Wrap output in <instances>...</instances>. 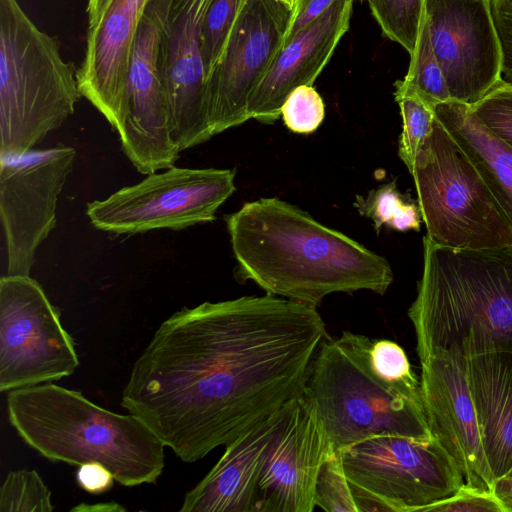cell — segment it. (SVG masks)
Returning a JSON list of instances; mask_svg holds the SVG:
<instances>
[{
  "label": "cell",
  "mask_w": 512,
  "mask_h": 512,
  "mask_svg": "<svg viewBox=\"0 0 512 512\" xmlns=\"http://www.w3.org/2000/svg\"><path fill=\"white\" fill-rule=\"evenodd\" d=\"M491 11L501 46V82L512 86V0H491Z\"/></svg>",
  "instance_id": "obj_34"
},
{
  "label": "cell",
  "mask_w": 512,
  "mask_h": 512,
  "mask_svg": "<svg viewBox=\"0 0 512 512\" xmlns=\"http://www.w3.org/2000/svg\"><path fill=\"white\" fill-rule=\"evenodd\" d=\"M275 1H277V2L281 3L282 5L286 6L289 10H291L293 12V10L296 7V4H297L298 0H275Z\"/></svg>",
  "instance_id": "obj_40"
},
{
  "label": "cell",
  "mask_w": 512,
  "mask_h": 512,
  "mask_svg": "<svg viewBox=\"0 0 512 512\" xmlns=\"http://www.w3.org/2000/svg\"><path fill=\"white\" fill-rule=\"evenodd\" d=\"M83 97L77 69L17 0H0V157L32 150Z\"/></svg>",
  "instance_id": "obj_6"
},
{
  "label": "cell",
  "mask_w": 512,
  "mask_h": 512,
  "mask_svg": "<svg viewBox=\"0 0 512 512\" xmlns=\"http://www.w3.org/2000/svg\"><path fill=\"white\" fill-rule=\"evenodd\" d=\"M77 484L84 491L100 494L108 491L115 481L113 473L105 465L91 461L78 466L76 472Z\"/></svg>",
  "instance_id": "obj_35"
},
{
  "label": "cell",
  "mask_w": 512,
  "mask_h": 512,
  "mask_svg": "<svg viewBox=\"0 0 512 512\" xmlns=\"http://www.w3.org/2000/svg\"><path fill=\"white\" fill-rule=\"evenodd\" d=\"M418 357L512 351V246L457 249L423 238V270L408 309Z\"/></svg>",
  "instance_id": "obj_3"
},
{
  "label": "cell",
  "mask_w": 512,
  "mask_h": 512,
  "mask_svg": "<svg viewBox=\"0 0 512 512\" xmlns=\"http://www.w3.org/2000/svg\"><path fill=\"white\" fill-rule=\"evenodd\" d=\"M372 342L343 331L319 347L303 395L334 452L377 435L430 438L421 388L391 383L373 368Z\"/></svg>",
  "instance_id": "obj_5"
},
{
  "label": "cell",
  "mask_w": 512,
  "mask_h": 512,
  "mask_svg": "<svg viewBox=\"0 0 512 512\" xmlns=\"http://www.w3.org/2000/svg\"><path fill=\"white\" fill-rule=\"evenodd\" d=\"M428 512H507L493 491L465 483L451 496L432 505Z\"/></svg>",
  "instance_id": "obj_33"
},
{
  "label": "cell",
  "mask_w": 512,
  "mask_h": 512,
  "mask_svg": "<svg viewBox=\"0 0 512 512\" xmlns=\"http://www.w3.org/2000/svg\"><path fill=\"white\" fill-rule=\"evenodd\" d=\"M370 359L374 370L385 380L410 388H420V381L414 374L405 351L396 342L388 339L374 340Z\"/></svg>",
  "instance_id": "obj_32"
},
{
  "label": "cell",
  "mask_w": 512,
  "mask_h": 512,
  "mask_svg": "<svg viewBox=\"0 0 512 512\" xmlns=\"http://www.w3.org/2000/svg\"><path fill=\"white\" fill-rule=\"evenodd\" d=\"M149 0H110L88 25L79 90L117 131L122 118L129 62L138 26Z\"/></svg>",
  "instance_id": "obj_18"
},
{
  "label": "cell",
  "mask_w": 512,
  "mask_h": 512,
  "mask_svg": "<svg viewBox=\"0 0 512 512\" xmlns=\"http://www.w3.org/2000/svg\"><path fill=\"white\" fill-rule=\"evenodd\" d=\"M292 11L275 0H248L206 80L212 135L245 123L248 101L284 44Z\"/></svg>",
  "instance_id": "obj_13"
},
{
  "label": "cell",
  "mask_w": 512,
  "mask_h": 512,
  "mask_svg": "<svg viewBox=\"0 0 512 512\" xmlns=\"http://www.w3.org/2000/svg\"><path fill=\"white\" fill-rule=\"evenodd\" d=\"M410 65L403 80L395 88L412 92L432 107L451 100L442 69L433 52L428 23L423 16L418 41L410 55Z\"/></svg>",
  "instance_id": "obj_23"
},
{
  "label": "cell",
  "mask_w": 512,
  "mask_h": 512,
  "mask_svg": "<svg viewBox=\"0 0 512 512\" xmlns=\"http://www.w3.org/2000/svg\"><path fill=\"white\" fill-rule=\"evenodd\" d=\"M224 220L236 278L266 294L317 308L329 294L383 295L393 282L384 257L277 197L246 202Z\"/></svg>",
  "instance_id": "obj_2"
},
{
  "label": "cell",
  "mask_w": 512,
  "mask_h": 512,
  "mask_svg": "<svg viewBox=\"0 0 512 512\" xmlns=\"http://www.w3.org/2000/svg\"><path fill=\"white\" fill-rule=\"evenodd\" d=\"M281 116L292 132L310 134L324 120L325 105L313 86L301 85L286 98L281 108Z\"/></svg>",
  "instance_id": "obj_30"
},
{
  "label": "cell",
  "mask_w": 512,
  "mask_h": 512,
  "mask_svg": "<svg viewBox=\"0 0 512 512\" xmlns=\"http://www.w3.org/2000/svg\"><path fill=\"white\" fill-rule=\"evenodd\" d=\"M6 405L17 434L50 461L99 462L127 487L154 484L163 472L166 446L131 413L112 412L52 382L9 391Z\"/></svg>",
  "instance_id": "obj_4"
},
{
  "label": "cell",
  "mask_w": 512,
  "mask_h": 512,
  "mask_svg": "<svg viewBox=\"0 0 512 512\" xmlns=\"http://www.w3.org/2000/svg\"><path fill=\"white\" fill-rule=\"evenodd\" d=\"M352 6L353 0H334L317 20L283 44L249 98V119L274 123L295 88L313 85L349 28Z\"/></svg>",
  "instance_id": "obj_19"
},
{
  "label": "cell",
  "mask_w": 512,
  "mask_h": 512,
  "mask_svg": "<svg viewBox=\"0 0 512 512\" xmlns=\"http://www.w3.org/2000/svg\"><path fill=\"white\" fill-rule=\"evenodd\" d=\"M424 17L451 100L475 105L501 81L491 0H425Z\"/></svg>",
  "instance_id": "obj_14"
},
{
  "label": "cell",
  "mask_w": 512,
  "mask_h": 512,
  "mask_svg": "<svg viewBox=\"0 0 512 512\" xmlns=\"http://www.w3.org/2000/svg\"><path fill=\"white\" fill-rule=\"evenodd\" d=\"M354 206L360 215L374 222L377 232L383 225L402 232L420 228L418 204L406 201L394 181L370 190L366 197L357 195Z\"/></svg>",
  "instance_id": "obj_24"
},
{
  "label": "cell",
  "mask_w": 512,
  "mask_h": 512,
  "mask_svg": "<svg viewBox=\"0 0 512 512\" xmlns=\"http://www.w3.org/2000/svg\"><path fill=\"white\" fill-rule=\"evenodd\" d=\"M333 2L334 0H298L284 43L317 20Z\"/></svg>",
  "instance_id": "obj_36"
},
{
  "label": "cell",
  "mask_w": 512,
  "mask_h": 512,
  "mask_svg": "<svg viewBox=\"0 0 512 512\" xmlns=\"http://www.w3.org/2000/svg\"><path fill=\"white\" fill-rule=\"evenodd\" d=\"M314 501L315 506L327 512H358L341 452L332 453L323 463L316 482Z\"/></svg>",
  "instance_id": "obj_29"
},
{
  "label": "cell",
  "mask_w": 512,
  "mask_h": 512,
  "mask_svg": "<svg viewBox=\"0 0 512 512\" xmlns=\"http://www.w3.org/2000/svg\"><path fill=\"white\" fill-rule=\"evenodd\" d=\"M76 151L57 145L0 157V216L8 275H30L35 254L56 225V207Z\"/></svg>",
  "instance_id": "obj_12"
},
{
  "label": "cell",
  "mask_w": 512,
  "mask_h": 512,
  "mask_svg": "<svg viewBox=\"0 0 512 512\" xmlns=\"http://www.w3.org/2000/svg\"><path fill=\"white\" fill-rule=\"evenodd\" d=\"M211 0H149L144 14L158 33V66L172 139L179 151L213 137L208 117L202 32Z\"/></svg>",
  "instance_id": "obj_11"
},
{
  "label": "cell",
  "mask_w": 512,
  "mask_h": 512,
  "mask_svg": "<svg viewBox=\"0 0 512 512\" xmlns=\"http://www.w3.org/2000/svg\"><path fill=\"white\" fill-rule=\"evenodd\" d=\"M384 35L413 53L424 16L425 0H366Z\"/></svg>",
  "instance_id": "obj_25"
},
{
  "label": "cell",
  "mask_w": 512,
  "mask_h": 512,
  "mask_svg": "<svg viewBox=\"0 0 512 512\" xmlns=\"http://www.w3.org/2000/svg\"><path fill=\"white\" fill-rule=\"evenodd\" d=\"M332 453L303 393L292 398L266 450L255 512H312L318 474Z\"/></svg>",
  "instance_id": "obj_16"
},
{
  "label": "cell",
  "mask_w": 512,
  "mask_h": 512,
  "mask_svg": "<svg viewBox=\"0 0 512 512\" xmlns=\"http://www.w3.org/2000/svg\"><path fill=\"white\" fill-rule=\"evenodd\" d=\"M110 0H88L87 15L88 25L95 23L103 13Z\"/></svg>",
  "instance_id": "obj_39"
},
{
  "label": "cell",
  "mask_w": 512,
  "mask_h": 512,
  "mask_svg": "<svg viewBox=\"0 0 512 512\" xmlns=\"http://www.w3.org/2000/svg\"><path fill=\"white\" fill-rule=\"evenodd\" d=\"M465 356L482 443L496 480L512 469V351Z\"/></svg>",
  "instance_id": "obj_21"
},
{
  "label": "cell",
  "mask_w": 512,
  "mask_h": 512,
  "mask_svg": "<svg viewBox=\"0 0 512 512\" xmlns=\"http://www.w3.org/2000/svg\"><path fill=\"white\" fill-rule=\"evenodd\" d=\"M394 96L402 117L398 154L411 173L416 154L432 131L435 108L412 92L396 89Z\"/></svg>",
  "instance_id": "obj_26"
},
{
  "label": "cell",
  "mask_w": 512,
  "mask_h": 512,
  "mask_svg": "<svg viewBox=\"0 0 512 512\" xmlns=\"http://www.w3.org/2000/svg\"><path fill=\"white\" fill-rule=\"evenodd\" d=\"M411 175L426 235L434 242L470 250L512 246V226L436 115Z\"/></svg>",
  "instance_id": "obj_7"
},
{
  "label": "cell",
  "mask_w": 512,
  "mask_h": 512,
  "mask_svg": "<svg viewBox=\"0 0 512 512\" xmlns=\"http://www.w3.org/2000/svg\"><path fill=\"white\" fill-rule=\"evenodd\" d=\"M284 406L225 446L213 468L186 492L180 512H255L266 450Z\"/></svg>",
  "instance_id": "obj_20"
},
{
  "label": "cell",
  "mask_w": 512,
  "mask_h": 512,
  "mask_svg": "<svg viewBox=\"0 0 512 512\" xmlns=\"http://www.w3.org/2000/svg\"><path fill=\"white\" fill-rule=\"evenodd\" d=\"M493 492L501 500L507 512H512V477L503 476L495 480Z\"/></svg>",
  "instance_id": "obj_37"
},
{
  "label": "cell",
  "mask_w": 512,
  "mask_h": 512,
  "mask_svg": "<svg viewBox=\"0 0 512 512\" xmlns=\"http://www.w3.org/2000/svg\"><path fill=\"white\" fill-rule=\"evenodd\" d=\"M248 0H211L202 32L205 83L217 65L230 33Z\"/></svg>",
  "instance_id": "obj_28"
},
{
  "label": "cell",
  "mask_w": 512,
  "mask_h": 512,
  "mask_svg": "<svg viewBox=\"0 0 512 512\" xmlns=\"http://www.w3.org/2000/svg\"><path fill=\"white\" fill-rule=\"evenodd\" d=\"M235 176L231 169L172 166L88 203L86 215L96 229L116 235L186 229L215 220L236 190Z\"/></svg>",
  "instance_id": "obj_9"
},
{
  "label": "cell",
  "mask_w": 512,
  "mask_h": 512,
  "mask_svg": "<svg viewBox=\"0 0 512 512\" xmlns=\"http://www.w3.org/2000/svg\"><path fill=\"white\" fill-rule=\"evenodd\" d=\"M79 366L75 343L60 312L30 275L0 279V391L72 375Z\"/></svg>",
  "instance_id": "obj_10"
},
{
  "label": "cell",
  "mask_w": 512,
  "mask_h": 512,
  "mask_svg": "<svg viewBox=\"0 0 512 512\" xmlns=\"http://www.w3.org/2000/svg\"><path fill=\"white\" fill-rule=\"evenodd\" d=\"M117 133L124 153L141 174L168 169L179 157L180 151L172 139L170 111L158 66V33L145 14L132 46Z\"/></svg>",
  "instance_id": "obj_17"
},
{
  "label": "cell",
  "mask_w": 512,
  "mask_h": 512,
  "mask_svg": "<svg viewBox=\"0 0 512 512\" xmlns=\"http://www.w3.org/2000/svg\"><path fill=\"white\" fill-rule=\"evenodd\" d=\"M328 337L316 307L271 294L184 307L134 362L121 406L193 463L302 394Z\"/></svg>",
  "instance_id": "obj_1"
},
{
  "label": "cell",
  "mask_w": 512,
  "mask_h": 512,
  "mask_svg": "<svg viewBox=\"0 0 512 512\" xmlns=\"http://www.w3.org/2000/svg\"><path fill=\"white\" fill-rule=\"evenodd\" d=\"M505 476L512 477V469Z\"/></svg>",
  "instance_id": "obj_41"
},
{
  "label": "cell",
  "mask_w": 512,
  "mask_h": 512,
  "mask_svg": "<svg viewBox=\"0 0 512 512\" xmlns=\"http://www.w3.org/2000/svg\"><path fill=\"white\" fill-rule=\"evenodd\" d=\"M420 363L421 395L432 435L452 457L466 485L493 491L495 479L482 443L466 356L456 349H435Z\"/></svg>",
  "instance_id": "obj_15"
},
{
  "label": "cell",
  "mask_w": 512,
  "mask_h": 512,
  "mask_svg": "<svg viewBox=\"0 0 512 512\" xmlns=\"http://www.w3.org/2000/svg\"><path fill=\"white\" fill-rule=\"evenodd\" d=\"M340 452L358 512H428L464 484L434 436L377 435Z\"/></svg>",
  "instance_id": "obj_8"
},
{
  "label": "cell",
  "mask_w": 512,
  "mask_h": 512,
  "mask_svg": "<svg viewBox=\"0 0 512 512\" xmlns=\"http://www.w3.org/2000/svg\"><path fill=\"white\" fill-rule=\"evenodd\" d=\"M435 115L477 169L512 226V147L494 134L471 105L449 100Z\"/></svg>",
  "instance_id": "obj_22"
},
{
  "label": "cell",
  "mask_w": 512,
  "mask_h": 512,
  "mask_svg": "<svg viewBox=\"0 0 512 512\" xmlns=\"http://www.w3.org/2000/svg\"><path fill=\"white\" fill-rule=\"evenodd\" d=\"M71 511L74 512H124L126 511L125 507L116 502H104V503H96V504H86L81 503L73 508Z\"/></svg>",
  "instance_id": "obj_38"
},
{
  "label": "cell",
  "mask_w": 512,
  "mask_h": 512,
  "mask_svg": "<svg viewBox=\"0 0 512 512\" xmlns=\"http://www.w3.org/2000/svg\"><path fill=\"white\" fill-rule=\"evenodd\" d=\"M51 492L35 470L10 471L0 488L1 512H52Z\"/></svg>",
  "instance_id": "obj_27"
},
{
  "label": "cell",
  "mask_w": 512,
  "mask_h": 512,
  "mask_svg": "<svg viewBox=\"0 0 512 512\" xmlns=\"http://www.w3.org/2000/svg\"><path fill=\"white\" fill-rule=\"evenodd\" d=\"M472 108L494 134L512 147V86L500 81Z\"/></svg>",
  "instance_id": "obj_31"
}]
</instances>
